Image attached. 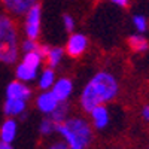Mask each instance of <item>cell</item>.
<instances>
[{
  "instance_id": "6da1fadb",
  "label": "cell",
  "mask_w": 149,
  "mask_h": 149,
  "mask_svg": "<svg viewBox=\"0 0 149 149\" xmlns=\"http://www.w3.org/2000/svg\"><path fill=\"white\" fill-rule=\"evenodd\" d=\"M119 93V84L115 74L106 70L97 72L86 82L79 97V104L84 112H90L98 104H107L113 102Z\"/></svg>"
},
{
  "instance_id": "7a4b0ae2",
  "label": "cell",
  "mask_w": 149,
  "mask_h": 149,
  "mask_svg": "<svg viewBox=\"0 0 149 149\" xmlns=\"http://www.w3.org/2000/svg\"><path fill=\"white\" fill-rule=\"evenodd\" d=\"M55 131L70 149H88L93 142V128L90 122L81 116L67 118L64 122L55 124Z\"/></svg>"
},
{
  "instance_id": "3957f363",
  "label": "cell",
  "mask_w": 149,
  "mask_h": 149,
  "mask_svg": "<svg viewBox=\"0 0 149 149\" xmlns=\"http://www.w3.org/2000/svg\"><path fill=\"white\" fill-rule=\"evenodd\" d=\"M18 27L10 15H0V61L14 64L18 60Z\"/></svg>"
},
{
  "instance_id": "277c9868",
  "label": "cell",
  "mask_w": 149,
  "mask_h": 149,
  "mask_svg": "<svg viewBox=\"0 0 149 149\" xmlns=\"http://www.w3.org/2000/svg\"><path fill=\"white\" fill-rule=\"evenodd\" d=\"M40 19H42V8L37 3L24 15V31L29 39L37 40L40 34Z\"/></svg>"
},
{
  "instance_id": "5b68a950",
  "label": "cell",
  "mask_w": 149,
  "mask_h": 149,
  "mask_svg": "<svg viewBox=\"0 0 149 149\" xmlns=\"http://www.w3.org/2000/svg\"><path fill=\"white\" fill-rule=\"evenodd\" d=\"M37 3L39 0H2L6 14L10 17H24Z\"/></svg>"
},
{
  "instance_id": "8992f818",
  "label": "cell",
  "mask_w": 149,
  "mask_h": 149,
  "mask_svg": "<svg viewBox=\"0 0 149 149\" xmlns=\"http://www.w3.org/2000/svg\"><path fill=\"white\" fill-rule=\"evenodd\" d=\"M86 48H88L86 36L82 33H72L66 43V54L73 58H78L86 51Z\"/></svg>"
},
{
  "instance_id": "52a82bcc",
  "label": "cell",
  "mask_w": 149,
  "mask_h": 149,
  "mask_svg": "<svg viewBox=\"0 0 149 149\" xmlns=\"http://www.w3.org/2000/svg\"><path fill=\"white\" fill-rule=\"evenodd\" d=\"M58 103H60L58 98L52 94L51 90L42 91L39 95L36 97V107L45 115H51L52 112L55 110V107L58 106Z\"/></svg>"
},
{
  "instance_id": "ba28073f",
  "label": "cell",
  "mask_w": 149,
  "mask_h": 149,
  "mask_svg": "<svg viewBox=\"0 0 149 149\" xmlns=\"http://www.w3.org/2000/svg\"><path fill=\"white\" fill-rule=\"evenodd\" d=\"M31 97V88L18 79L12 81L6 86V98H19V100H29Z\"/></svg>"
},
{
  "instance_id": "9c48e42d",
  "label": "cell",
  "mask_w": 149,
  "mask_h": 149,
  "mask_svg": "<svg viewBox=\"0 0 149 149\" xmlns=\"http://www.w3.org/2000/svg\"><path fill=\"white\" fill-rule=\"evenodd\" d=\"M51 91L58 98V102H67L73 93V82L69 78H60L54 82Z\"/></svg>"
},
{
  "instance_id": "30bf717a",
  "label": "cell",
  "mask_w": 149,
  "mask_h": 149,
  "mask_svg": "<svg viewBox=\"0 0 149 149\" xmlns=\"http://www.w3.org/2000/svg\"><path fill=\"white\" fill-rule=\"evenodd\" d=\"M90 116H91V122H93L94 128H97V130H104L109 125L110 115H109V110H107L106 104L95 106L90 112Z\"/></svg>"
},
{
  "instance_id": "8fae6325",
  "label": "cell",
  "mask_w": 149,
  "mask_h": 149,
  "mask_svg": "<svg viewBox=\"0 0 149 149\" xmlns=\"http://www.w3.org/2000/svg\"><path fill=\"white\" fill-rule=\"evenodd\" d=\"M27 110V102L19 100V98H6L3 104V112L8 118H17L26 113Z\"/></svg>"
},
{
  "instance_id": "7c38bea8",
  "label": "cell",
  "mask_w": 149,
  "mask_h": 149,
  "mask_svg": "<svg viewBox=\"0 0 149 149\" xmlns=\"http://www.w3.org/2000/svg\"><path fill=\"white\" fill-rule=\"evenodd\" d=\"M17 130H18V125L14 118L5 119V122L0 127V140L5 143H12L17 136Z\"/></svg>"
},
{
  "instance_id": "4fadbf2b",
  "label": "cell",
  "mask_w": 149,
  "mask_h": 149,
  "mask_svg": "<svg viewBox=\"0 0 149 149\" xmlns=\"http://www.w3.org/2000/svg\"><path fill=\"white\" fill-rule=\"evenodd\" d=\"M55 81H57V78H55V72H54V69L46 67L45 70H42V73L39 74V78H37V86H39L42 91L51 90Z\"/></svg>"
},
{
  "instance_id": "5bb4252c",
  "label": "cell",
  "mask_w": 149,
  "mask_h": 149,
  "mask_svg": "<svg viewBox=\"0 0 149 149\" xmlns=\"http://www.w3.org/2000/svg\"><path fill=\"white\" fill-rule=\"evenodd\" d=\"M37 70H33V69H30L29 66H26L21 61V63L17 66V69H15V78L18 79V81H21V82H31V81H34L36 78H37Z\"/></svg>"
},
{
  "instance_id": "9a60e30c",
  "label": "cell",
  "mask_w": 149,
  "mask_h": 149,
  "mask_svg": "<svg viewBox=\"0 0 149 149\" xmlns=\"http://www.w3.org/2000/svg\"><path fill=\"white\" fill-rule=\"evenodd\" d=\"M64 54H66V49L64 48H60V46L51 48V49H49V52H48V55H46V58H45L48 67H51V69L55 70L60 66V63H61V60H63Z\"/></svg>"
},
{
  "instance_id": "2e32d148",
  "label": "cell",
  "mask_w": 149,
  "mask_h": 149,
  "mask_svg": "<svg viewBox=\"0 0 149 149\" xmlns=\"http://www.w3.org/2000/svg\"><path fill=\"white\" fill-rule=\"evenodd\" d=\"M43 57L39 54V51H30V52H24V57H22V63L26 64V66H29L30 69H33V70H37L39 72V69H40V66H42V63H43Z\"/></svg>"
},
{
  "instance_id": "e0dca14e",
  "label": "cell",
  "mask_w": 149,
  "mask_h": 149,
  "mask_svg": "<svg viewBox=\"0 0 149 149\" xmlns=\"http://www.w3.org/2000/svg\"><path fill=\"white\" fill-rule=\"evenodd\" d=\"M69 113H70V104H69V102H60L58 106L55 107V110L49 115V118H51L55 124H60V122H64L69 118Z\"/></svg>"
},
{
  "instance_id": "ac0fdd59",
  "label": "cell",
  "mask_w": 149,
  "mask_h": 149,
  "mask_svg": "<svg viewBox=\"0 0 149 149\" xmlns=\"http://www.w3.org/2000/svg\"><path fill=\"white\" fill-rule=\"evenodd\" d=\"M128 46L133 49L134 52H145L149 48V42L146 40V37L142 34H131L128 37Z\"/></svg>"
},
{
  "instance_id": "d6986e66",
  "label": "cell",
  "mask_w": 149,
  "mask_h": 149,
  "mask_svg": "<svg viewBox=\"0 0 149 149\" xmlns=\"http://www.w3.org/2000/svg\"><path fill=\"white\" fill-rule=\"evenodd\" d=\"M39 131H40V134H43V136L52 134V133L55 131V122H54L51 118H45V119H42L40 125H39Z\"/></svg>"
},
{
  "instance_id": "ffe728a7",
  "label": "cell",
  "mask_w": 149,
  "mask_h": 149,
  "mask_svg": "<svg viewBox=\"0 0 149 149\" xmlns=\"http://www.w3.org/2000/svg\"><path fill=\"white\" fill-rule=\"evenodd\" d=\"M133 26L136 27V30H137L139 33H145L146 29H148V21L143 15H136L133 18Z\"/></svg>"
},
{
  "instance_id": "44dd1931",
  "label": "cell",
  "mask_w": 149,
  "mask_h": 149,
  "mask_svg": "<svg viewBox=\"0 0 149 149\" xmlns=\"http://www.w3.org/2000/svg\"><path fill=\"white\" fill-rule=\"evenodd\" d=\"M39 48V43H37L36 40H33V39H27L24 40L22 43H21V49L24 52H30V51H36V49Z\"/></svg>"
},
{
  "instance_id": "7402d4cb",
  "label": "cell",
  "mask_w": 149,
  "mask_h": 149,
  "mask_svg": "<svg viewBox=\"0 0 149 149\" xmlns=\"http://www.w3.org/2000/svg\"><path fill=\"white\" fill-rule=\"evenodd\" d=\"M63 26H64V29H66V31H69V33H72L73 30H74V19H73V17L72 15H64L63 17Z\"/></svg>"
},
{
  "instance_id": "603a6c76",
  "label": "cell",
  "mask_w": 149,
  "mask_h": 149,
  "mask_svg": "<svg viewBox=\"0 0 149 149\" xmlns=\"http://www.w3.org/2000/svg\"><path fill=\"white\" fill-rule=\"evenodd\" d=\"M46 149H70L69 145L63 140V142H54L52 145H49Z\"/></svg>"
},
{
  "instance_id": "cb8c5ba5",
  "label": "cell",
  "mask_w": 149,
  "mask_h": 149,
  "mask_svg": "<svg viewBox=\"0 0 149 149\" xmlns=\"http://www.w3.org/2000/svg\"><path fill=\"white\" fill-rule=\"evenodd\" d=\"M142 118H143V121L149 122V104L143 106V109H142Z\"/></svg>"
},
{
  "instance_id": "d4e9b609",
  "label": "cell",
  "mask_w": 149,
  "mask_h": 149,
  "mask_svg": "<svg viewBox=\"0 0 149 149\" xmlns=\"http://www.w3.org/2000/svg\"><path fill=\"white\" fill-rule=\"evenodd\" d=\"M113 5H116V6H121V8H125V6H128V0H110Z\"/></svg>"
},
{
  "instance_id": "484cf974",
  "label": "cell",
  "mask_w": 149,
  "mask_h": 149,
  "mask_svg": "<svg viewBox=\"0 0 149 149\" xmlns=\"http://www.w3.org/2000/svg\"><path fill=\"white\" fill-rule=\"evenodd\" d=\"M0 149H14V148L10 146V143H5V142L0 140Z\"/></svg>"
},
{
  "instance_id": "4316f807",
  "label": "cell",
  "mask_w": 149,
  "mask_h": 149,
  "mask_svg": "<svg viewBox=\"0 0 149 149\" xmlns=\"http://www.w3.org/2000/svg\"><path fill=\"white\" fill-rule=\"evenodd\" d=\"M112 149H121V148H112Z\"/></svg>"
},
{
  "instance_id": "83f0119b",
  "label": "cell",
  "mask_w": 149,
  "mask_h": 149,
  "mask_svg": "<svg viewBox=\"0 0 149 149\" xmlns=\"http://www.w3.org/2000/svg\"><path fill=\"white\" fill-rule=\"evenodd\" d=\"M148 149H149V148H148Z\"/></svg>"
}]
</instances>
